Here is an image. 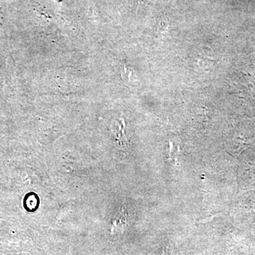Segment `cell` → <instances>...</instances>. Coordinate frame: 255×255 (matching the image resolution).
Instances as JSON below:
<instances>
[{
    "label": "cell",
    "mask_w": 255,
    "mask_h": 255,
    "mask_svg": "<svg viewBox=\"0 0 255 255\" xmlns=\"http://www.w3.org/2000/svg\"><path fill=\"white\" fill-rule=\"evenodd\" d=\"M171 254V251L169 249L166 250L165 251L163 252V253H162V255H170Z\"/></svg>",
    "instance_id": "obj_1"
}]
</instances>
